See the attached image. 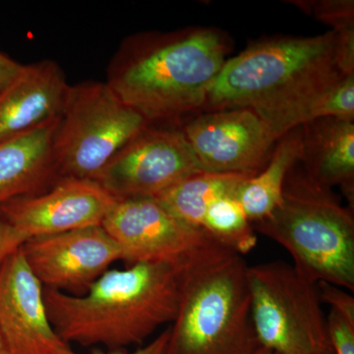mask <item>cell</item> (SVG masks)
<instances>
[{
	"label": "cell",
	"instance_id": "3957f363",
	"mask_svg": "<svg viewBox=\"0 0 354 354\" xmlns=\"http://www.w3.org/2000/svg\"><path fill=\"white\" fill-rule=\"evenodd\" d=\"M337 64V32L274 37L228 58L200 113L252 109L274 113L332 87L344 78Z\"/></svg>",
	"mask_w": 354,
	"mask_h": 354
},
{
	"label": "cell",
	"instance_id": "83f0119b",
	"mask_svg": "<svg viewBox=\"0 0 354 354\" xmlns=\"http://www.w3.org/2000/svg\"><path fill=\"white\" fill-rule=\"evenodd\" d=\"M252 354H281L277 351H272V349L265 348V346H259L254 351Z\"/></svg>",
	"mask_w": 354,
	"mask_h": 354
},
{
	"label": "cell",
	"instance_id": "9c48e42d",
	"mask_svg": "<svg viewBox=\"0 0 354 354\" xmlns=\"http://www.w3.org/2000/svg\"><path fill=\"white\" fill-rule=\"evenodd\" d=\"M204 171L179 127L146 125L95 179L118 201L156 198L186 177Z\"/></svg>",
	"mask_w": 354,
	"mask_h": 354
},
{
	"label": "cell",
	"instance_id": "f546056e",
	"mask_svg": "<svg viewBox=\"0 0 354 354\" xmlns=\"http://www.w3.org/2000/svg\"><path fill=\"white\" fill-rule=\"evenodd\" d=\"M312 354H334V351H333V349L332 348H330V346H326V348L320 349V351H316V353Z\"/></svg>",
	"mask_w": 354,
	"mask_h": 354
},
{
	"label": "cell",
	"instance_id": "d4e9b609",
	"mask_svg": "<svg viewBox=\"0 0 354 354\" xmlns=\"http://www.w3.org/2000/svg\"><path fill=\"white\" fill-rule=\"evenodd\" d=\"M27 241L0 215V267Z\"/></svg>",
	"mask_w": 354,
	"mask_h": 354
},
{
	"label": "cell",
	"instance_id": "8992f818",
	"mask_svg": "<svg viewBox=\"0 0 354 354\" xmlns=\"http://www.w3.org/2000/svg\"><path fill=\"white\" fill-rule=\"evenodd\" d=\"M148 124L106 82L69 85L53 141L58 176L95 181L113 156Z\"/></svg>",
	"mask_w": 354,
	"mask_h": 354
},
{
	"label": "cell",
	"instance_id": "9a60e30c",
	"mask_svg": "<svg viewBox=\"0 0 354 354\" xmlns=\"http://www.w3.org/2000/svg\"><path fill=\"white\" fill-rule=\"evenodd\" d=\"M58 120L0 144V206L43 193L60 178L53 152Z\"/></svg>",
	"mask_w": 354,
	"mask_h": 354
},
{
	"label": "cell",
	"instance_id": "7402d4cb",
	"mask_svg": "<svg viewBox=\"0 0 354 354\" xmlns=\"http://www.w3.org/2000/svg\"><path fill=\"white\" fill-rule=\"evenodd\" d=\"M320 301L329 305L330 310L354 326V298L348 291L339 286L318 281L316 283Z\"/></svg>",
	"mask_w": 354,
	"mask_h": 354
},
{
	"label": "cell",
	"instance_id": "cb8c5ba5",
	"mask_svg": "<svg viewBox=\"0 0 354 354\" xmlns=\"http://www.w3.org/2000/svg\"><path fill=\"white\" fill-rule=\"evenodd\" d=\"M337 64L344 75L354 73V29L337 32Z\"/></svg>",
	"mask_w": 354,
	"mask_h": 354
},
{
	"label": "cell",
	"instance_id": "f1b7e54d",
	"mask_svg": "<svg viewBox=\"0 0 354 354\" xmlns=\"http://www.w3.org/2000/svg\"><path fill=\"white\" fill-rule=\"evenodd\" d=\"M0 354H9L8 349H7L6 342H4L1 334H0Z\"/></svg>",
	"mask_w": 354,
	"mask_h": 354
},
{
	"label": "cell",
	"instance_id": "ffe728a7",
	"mask_svg": "<svg viewBox=\"0 0 354 354\" xmlns=\"http://www.w3.org/2000/svg\"><path fill=\"white\" fill-rule=\"evenodd\" d=\"M202 228L239 255L250 252L257 245V234L236 195L214 202L205 214Z\"/></svg>",
	"mask_w": 354,
	"mask_h": 354
},
{
	"label": "cell",
	"instance_id": "5bb4252c",
	"mask_svg": "<svg viewBox=\"0 0 354 354\" xmlns=\"http://www.w3.org/2000/svg\"><path fill=\"white\" fill-rule=\"evenodd\" d=\"M69 85L55 60L24 65L0 92V144L59 118Z\"/></svg>",
	"mask_w": 354,
	"mask_h": 354
},
{
	"label": "cell",
	"instance_id": "2e32d148",
	"mask_svg": "<svg viewBox=\"0 0 354 354\" xmlns=\"http://www.w3.org/2000/svg\"><path fill=\"white\" fill-rule=\"evenodd\" d=\"M299 162L317 183L341 188L353 209L354 122L325 118L301 125Z\"/></svg>",
	"mask_w": 354,
	"mask_h": 354
},
{
	"label": "cell",
	"instance_id": "603a6c76",
	"mask_svg": "<svg viewBox=\"0 0 354 354\" xmlns=\"http://www.w3.org/2000/svg\"><path fill=\"white\" fill-rule=\"evenodd\" d=\"M328 342L334 354H354V326L330 310L326 317Z\"/></svg>",
	"mask_w": 354,
	"mask_h": 354
},
{
	"label": "cell",
	"instance_id": "277c9868",
	"mask_svg": "<svg viewBox=\"0 0 354 354\" xmlns=\"http://www.w3.org/2000/svg\"><path fill=\"white\" fill-rule=\"evenodd\" d=\"M252 227L283 246L312 283L354 290L353 209L310 177L299 160L286 177L278 206Z\"/></svg>",
	"mask_w": 354,
	"mask_h": 354
},
{
	"label": "cell",
	"instance_id": "4316f807",
	"mask_svg": "<svg viewBox=\"0 0 354 354\" xmlns=\"http://www.w3.org/2000/svg\"><path fill=\"white\" fill-rule=\"evenodd\" d=\"M169 329L165 330L162 334L158 335L157 339H153L148 346L138 349V351H133V353H95L94 354H164L165 346H167V339H169ZM72 354H76L74 353Z\"/></svg>",
	"mask_w": 354,
	"mask_h": 354
},
{
	"label": "cell",
	"instance_id": "5b68a950",
	"mask_svg": "<svg viewBox=\"0 0 354 354\" xmlns=\"http://www.w3.org/2000/svg\"><path fill=\"white\" fill-rule=\"evenodd\" d=\"M245 261L230 249L186 268L164 354H252L260 346L251 318Z\"/></svg>",
	"mask_w": 354,
	"mask_h": 354
},
{
	"label": "cell",
	"instance_id": "6da1fadb",
	"mask_svg": "<svg viewBox=\"0 0 354 354\" xmlns=\"http://www.w3.org/2000/svg\"><path fill=\"white\" fill-rule=\"evenodd\" d=\"M232 48L218 28L137 32L121 41L106 83L149 124L165 125L199 113Z\"/></svg>",
	"mask_w": 354,
	"mask_h": 354
},
{
	"label": "cell",
	"instance_id": "484cf974",
	"mask_svg": "<svg viewBox=\"0 0 354 354\" xmlns=\"http://www.w3.org/2000/svg\"><path fill=\"white\" fill-rule=\"evenodd\" d=\"M23 66L24 64H21L0 51V92L12 82Z\"/></svg>",
	"mask_w": 354,
	"mask_h": 354
},
{
	"label": "cell",
	"instance_id": "7c38bea8",
	"mask_svg": "<svg viewBox=\"0 0 354 354\" xmlns=\"http://www.w3.org/2000/svg\"><path fill=\"white\" fill-rule=\"evenodd\" d=\"M116 202L97 181L62 177L43 193L2 205L0 215L28 241L102 225Z\"/></svg>",
	"mask_w": 354,
	"mask_h": 354
},
{
	"label": "cell",
	"instance_id": "ba28073f",
	"mask_svg": "<svg viewBox=\"0 0 354 354\" xmlns=\"http://www.w3.org/2000/svg\"><path fill=\"white\" fill-rule=\"evenodd\" d=\"M102 227L128 265L165 263L186 269L228 249L204 230L179 221L155 198L120 200Z\"/></svg>",
	"mask_w": 354,
	"mask_h": 354
},
{
	"label": "cell",
	"instance_id": "44dd1931",
	"mask_svg": "<svg viewBox=\"0 0 354 354\" xmlns=\"http://www.w3.org/2000/svg\"><path fill=\"white\" fill-rule=\"evenodd\" d=\"M302 12L337 32L354 29L353 0H288Z\"/></svg>",
	"mask_w": 354,
	"mask_h": 354
},
{
	"label": "cell",
	"instance_id": "e0dca14e",
	"mask_svg": "<svg viewBox=\"0 0 354 354\" xmlns=\"http://www.w3.org/2000/svg\"><path fill=\"white\" fill-rule=\"evenodd\" d=\"M300 151L301 127H298L278 140L264 169L242 184L236 198L251 223L263 220L278 206L286 177L299 160Z\"/></svg>",
	"mask_w": 354,
	"mask_h": 354
},
{
	"label": "cell",
	"instance_id": "30bf717a",
	"mask_svg": "<svg viewBox=\"0 0 354 354\" xmlns=\"http://www.w3.org/2000/svg\"><path fill=\"white\" fill-rule=\"evenodd\" d=\"M179 128L203 171L221 174L256 176L279 140L262 116L247 108L197 113Z\"/></svg>",
	"mask_w": 354,
	"mask_h": 354
},
{
	"label": "cell",
	"instance_id": "ac0fdd59",
	"mask_svg": "<svg viewBox=\"0 0 354 354\" xmlns=\"http://www.w3.org/2000/svg\"><path fill=\"white\" fill-rule=\"evenodd\" d=\"M250 176L200 171L179 181L157 199L179 221L203 230L205 214L216 200L236 195Z\"/></svg>",
	"mask_w": 354,
	"mask_h": 354
},
{
	"label": "cell",
	"instance_id": "8fae6325",
	"mask_svg": "<svg viewBox=\"0 0 354 354\" xmlns=\"http://www.w3.org/2000/svg\"><path fill=\"white\" fill-rule=\"evenodd\" d=\"M44 288L81 295L122 253L102 225L28 239L21 246Z\"/></svg>",
	"mask_w": 354,
	"mask_h": 354
},
{
	"label": "cell",
	"instance_id": "7a4b0ae2",
	"mask_svg": "<svg viewBox=\"0 0 354 354\" xmlns=\"http://www.w3.org/2000/svg\"><path fill=\"white\" fill-rule=\"evenodd\" d=\"M184 271L165 263H137L108 270L81 295L44 288L48 318L66 344L109 348L141 344L174 322Z\"/></svg>",
	"mask_w": 354,
	"mask_h": 354
},
{
	"label": "cell",
	"instance_id": "4fadbf2b",
	"mask_svg": "<svg viewBox=\"0 0 354 354\" xmlns=\"http://www.w3.org/2000/svg\"><path fill=\"white\" fill-rule=\"evenodd\" d=\"M20 248L0 267V334L9 354H72L51 325L44 286Z\"/></svg>",
	"mask_w": 354,
	"mask_h": 354
},
{
	"label": "cell",
	"instance_id": "d6986e66",
	"mask_svg": "<svg viewBox=\"0 0 354 354\" xmlns=\"http://www.w3.org/2000/svg\"><path fill=\"white\" fill-rule=\"evenodd\" d=\"M260 115L278 139L293 128L320 118H335L354 122V73L304 101Z\"/></svg>",
	"mask_w": 354,
	"mask_h": 354
},
{
	"label": "cell",
	"instance_id": "52a82bcc",
	"mask_svg": "<svg viewBox=\"0 0 354 354\" xmlns=\"http://www.w3.org/2000/svg\"><path fill=\"white\" fill-rule=\"evenodd\" d=\"M251 318L260 346L312 354L330 346L316 283L283 261L247 267Z\"/></svg>",
	"mask_w": 354,
	"mask_h": 354
}]
</instances>
